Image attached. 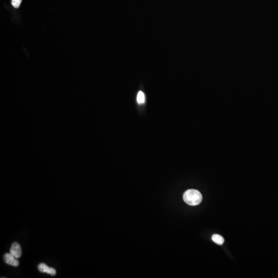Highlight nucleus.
Masks as SVG:
<instances>
[{
    "mask_svg": "<svg viewBox=\"0 0 278 278\" xmlns=\"http://www.w3.org/2000/svg\"><path fill=\"white\" fill-rule=\"evenodd\" d=\"M212 239L215 243L217 244H218L219 245H222L223 243H224V241H225L224 238L222 236L220 235H217V234L214 235L212 236Z\"/></svg>",
    "mask_w": 278,
    "mask_h": 278,
    "instance_id": "39448f33",
    "label": "nucleus"
},
{
    "mask_svg": "<svg viewBox=\"0 0 278 278\" xmlns=\"http://www.w3.org/2000/svg\"><path fill=\"white\" fill-rule=\"evenodd\" d=\"M137 102L139 104H142L145 102L144 94L142 91H139L137 95Z\"/></svg>",
    "mask_w": 278,
    "mask_h": 278,
    "instance_id": "423d86ee",
    "label": "nucleus"
},
{
    "mask_svg": "<svg viewBox=\"0 0 278 278\" xmlns=\"http://www.w3.org/2000/svg\"><path fill=\"white\" fill-rule=\"evenodd\" d=\"M22 0H11V4L14 7L18 8L19 7Z\"/></svg>",
    "mask_w": 278,
    "mask_h": 278,
    "instance_id": "0eeeda50",
    "label": "nucleus"
},
{
    "mask_svg": "<svg viewBox=\"0 0 278 278\" xmlns=\"http://www.w3.org/2000/svg\"><path fill=\"white\" fill-rule=\"evenodd\" d=\"M10 253L14 256L17 259H19L22 255V250L21 246L18 243H14L12 244L11 249H10Z\"/></svg>",
    "mask_w": 278,
    "mask_h": 278,
    "instance_id": "7ed1b4c3",
    "label": "nucleus"
},
{
    "mask_svg": "<svg viewBox=\"0 0 278 278\" xmlns=\"http://www.w3.org/2000/svg\"><path fill=\"white\" fill-rule=\"evenodd\" d=\"M39 271L42 273H47L52 276H55L56 271L53 268L50 267L44 263H41L38 266Z\"/></svg>",
    "mask_w": 278,
    "mask_h": 278,
    "instance_id": "20e7f679",
    "label": "nucleus"
},
{
    "mask_svg": "<svg viewBox=\"0 0 278 278\" xmlns=\"http://www.w3.org/2000/svg\"><path fill=\"white\" fill-rule=\"evenodd\" d=\"M183 198L185 203L189 206H197L201 203L203 196L196 189H189L185 192Z\"/></svg>",
    "mask_w": 278,
    "mask_h": 278,
    "instance_id": "f257e3e1",
    "label": "nucleus"
},
{
    "mask_svg": "<svg viewBox=\"0 0 278 278\" xmlns=\"http://www.w3.org/2000/svg\"><path fill=\"white\" fill-rule=\"evenodd\" d=\"M4 260L7 264L9 265L14 267H17L19 265V262L18 259L15 257L12 254L9 253H6L4 256Z\"/></svg>",
    "mask_w": 278,
    "mask_h": 278,
    "instance_id": "f03ea898",
    "label": "nucleus"
}]
</instances>
